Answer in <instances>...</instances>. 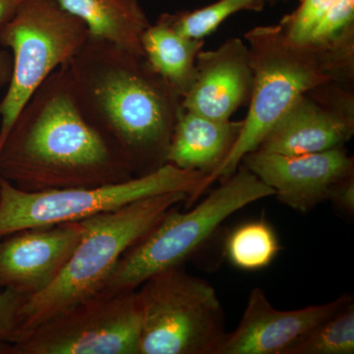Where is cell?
<instances>
[{
	"label": "cell",
	"instance_id": "8992f818",
	"mask_svg": "<svg viewBox=\"0 0 354 354\" xmlns=\"http://www.w3.org/2000/svg\"><path fill=\"white\" fill-rule=\"evenodd\" d=\"M206 174L165 164L148 174L94 187L24 191L0 177V239L29 228L81 221L144 198L183 192L192 204Z\"/></svg>",
	"mask_w": 354,
	"mask_h": 354
},
{
	"label": "cell",
	"instance_id": "9c48e42d",
	"mask_svg": "<svg viewBox=\"0 0 354 354\" xmlns=\"http://www.w3.org/2000/svg\"><path fill=\"white\" fill-rule=\"evenodd\" d=\"M140 337L137 291L97 292L0 344V353L139 354Z\"/></svg>",
	"mask_w": 354,
	"mask_h": 354
},
{
	"label": "cell",
	"instance_id": "ac0fdd59",
	"mask_svg": "<svg viewBox=\"0 0 354 354\" xmlns=\"http://www.w3.org/2000/svg\"><path fill=\"white\" fill-rule=\"evenodd\" d=\"M281 250L278 236L264 221H249L227 237L225 254L235 267L257 271L271 264Z\"/></svg>",
	"mask_w": 354,
	"mask_h": 354
},
{
	"label": "cell",
	"instance_id": "7c38bea8",
	"mask_svg": "<svg viewBox=\"0 0 354 354\" xmlns=\"http://www.w3.org/2000/svg\"><path fill=\"white\" fill-rule=\"evenodd\" d=\"M85 221L29 228L0 239V290L25 297L50 286L68 262Z\"/></svg>",
	"mask_w": 354,
	"mask_h": 354
},
{
	"label": "cell",
	"instance_id": "6da1fadb",
	"mask_svg": "<svg viewBox=\"0 0 354 354\" xmlns=\"http://www.w3.org/2000/svg\"><path fill=\"white\" fill-rule=\"evenodd\" d=\"M67 65L79 109L138 176L167 164L183 97L136 55L88 36Z\"/></svg>",
	"mask_w": 354,
	"mask_h": 354
},
{
	"label": "cell",
	"instance_id": "9a60e30c",
	"mask_svg": "<svg viewBox=\"0 0 354 354\" xmlns=\"http://www.w3.org/2000/svg\"><path fill=\"white\" fill-rule=\"evenodd\" d=\"M243 121L216 120L183 111L167 149V164L208 176L227 157Z\"/></svg>",
	"mask_w": 354,
	"mask_h": 354
},
{
	"label": "cell",
	"instance_id": "8fae6325",
	"mask_svg": "<svg viewBox=\"0 0 354 354\" xmlns=\"http://www.w3.org/2000/svg\"><path fill=\"white\" fill-rule=\"evenodd\" d=\"M241 165L271 187L279 202L300 213L327 201L337 184L354 176L353 158L344 147L304 155L253 151Z\"/></svg>",
	"mask_w": 354,
	"mask_h": 354
},
{
	"label": "cell",
	"instance_id": "d6986e66",
	"mask_svg": "<svg viewBox=\"0 0 354 354\" xmlns=\"http://www.w3.org/2000/svg\"><path fill=\"white\" fill-rule=\"evenodd\" d=\"M354 302L349 299L329 318L318 324L288 354H353Z\"/></svg>",
	"mask_w": 354,
	"mask_h": 354
},
{
	"label": "cell",
	"instance_id": "3957f363",
	"mask_svg": "<svg viewBox=\"0 0 354 354\" xmlns=\"http://www.w3.org/2000/svg\"><path fill=\"white\" fill-rule=\"evenodd\" d=\"M244 41L254 74L248 113L234 146L203 179L195 200L216 181L232 176L298 97L327 84L353 82L354 27L323 43L298 44L279 24L257 26L246 32Z\"/></svg>",
	"mask_w": 354,
	"mask_h": 354
},
{
	"label": "cell",
	"instance_id": "83f0119b",
	"mask_svg": "<svg viewBox=\"0 0 354 354\" xmlns=\"http://www.w3.org/2000/svg\"><path fill=\"white\" fill-rule=\"evenodd\" d=\"M137 1H139V0H137Z\"/></svg>",
	"mask_w": 354,
	"mask_h": 354
},
{
	"label": "cell",
	"instance_id": "277c9868",
	"mask_svg": "<svg viewBox=\"0 0 354 354\" xmlns=\"http://www.w3.org/2000/svg\"><path fill=\"white\" fill-rule=\"evenodd\" d=\"M187 199L186 193H165L84 220L85 230L68 262L50 286L25 298L19 326L8 342L100 292L127 249Z\"/></svg>",
	"mask_w": 354,
	"mask_h": 354
},
{
	"label": "cell",
	"instance_id": "2e32d148",
	"mask_svg": "<svg viewBox=\"0 0 354 354\" xmlns=\"http://www.w3.org/2000/svg\"><path fill=\"white\" fill-rule=\"evenodd\" d=\"M62 9L82 20L88 36L143 55L141 39L148 17L137 0H57Z\"/></svg>",
	"mask_w": 354,
	"mask_h": 354
},
{
	"label": "cell",
	"instance_id": "44dd1931",
	"mask_svg": "<svg viewBox=\"0 0 354 354\" xmlns=\"http://www.w3.org/2000/svg\"><path fill=\"white\" fill-rule=\"evenodd\" d=\"M337 0H300L299 6L286 15L279 25L288 39L307 43L312 32Z\"/></svg>",
	"mask_w": 354,
	"mask_h": 354
},
{
	"label": "cell",
	"instance_id": "484cf974",
	"mask_svg": "<svg viewBox=\"0 0 354 354\" xmlns=\"http://www.w3.org/2000/svg\"><path fill=\"white\" fill-rule=\"evenodd\" d=\"M24 0H0V22L13 15Z\"/></svg>",
	"mask_w": 354,
	"mask_h": 354
},
{
	"label": "cell",
	"instance_id": "e0dca14e",
	"mask_svg": "<svg viewBox=\"0 0 354 354\" xmlns=\"http://www.w3.org/2000/svg\"><path fill=\"white\" fill-rule=\"evenodd\" d=\"M204 39L187 38L176 31L165 14L150 24L142 36L144 57L156 72L181 97L192 85L196 60Z\"/></svg>",
	"mask_w": 354,
	"mask_h": 354
},
{
	"label": "cell",
	"instance_id": "7402d4cb",
	"mask_svg": "<svg viewBox=\"0 0 354 354\" xmlns=\"http://www.w3.org/2000/svg\"><path fill=\"white\" fill-rule=\"evenodd\" d=\"M354 0H337L315 28L308 41H330L354 27Z\"/></svg>",
	"mask_w": 354,
	"mask_h": 354
},
{
	"label": "cell",
	"instance_id": "5bb4252c",
	"mask_svg": "<svg viewBox=\"0 0 354 354\" xmlns=\"http://www.w3.org/2000/svg\"><path fill=\"white\" fill-rule=\"evenodd\" d=\"M254 87L248 46L228 39L215 50L200 51L192 85L183 95L184 111L216 120H230L250 102Z\"/></svg>",
	"mask_w": 354,
	"mask_h": 354
},
{
	"label": "cell",
	"instance_id": "4fadbf2b",
	"mask_svg": "<svg viewBox=\"0 0 354 354\" xmlns=\"http://www.w3.org/2000/svg\"><path fill=\"white\" fill-rule=\"evenodd\" d=\"M351 295L334 301L283 311L274 308L264 290L250 291L236 329L227 333L216 354H288L305 335L342 308Z\"/></svg>",
	"mask_w": 354,
	"mask_h": 354
},
{
	"label": "cell",
	"instance_id": "d4e9b609",
	"mask_svg": "<svg viewBox=\"0 0 354 354\" xmlns=\"http://www.w3.org/2000/svg\"><path fill=\"white\" fill-rule=\"evenodd\" d=\"M12 59L6 50H0V87L9 82Z\"/></svg>",
	"mask_w": 354,
	"mask_h": 354
},
{
	"label": "cell",
	"instance_id": "30bf717a",
	"mask_svg": "<svg viewBox=\"0 0 354 354\" xmlns=\"http://www.w3.org/2000/svg\"><path fill=\"white\" fill-rule=\"evenodd\" d=\"M351 84L330 83L298 97L255 151L304 155L341 148L354 134Z\"/></svg>",
	"mask_w": 354,
	"mask_h": 354
},
{
	"label": "cell",
	"instance_id": "7a4b0ae2",
	"mask_svg": "<svg viewBox=\"0 0 354 354\" xmlns=\"http://www.w3.org/2000/svg\"><path fill=\"white\" fill-rule=\"evenodd\" d=\"M132 174L127 158L79 109L66 64L26 102L0 149V177L31 192L94 187Z\"/></svg>",
	"mask_w": 354,
	"mask_h": 354
},
{
	"label": "cell",
	"instance_id": "ffe728a7",
	"mask_svg": "<svg viewBox=\"0 0 354 354\" xmlns=\"http://www.w3.org/2000/svg\"><path fill=\"white\" fill-rule=\"evenodd\" d=\"M267 3L268 0H218L196 10L165 13V17L184 37L204 39L234 14L241 11H262Z\"/></svg>",
	"mask_w": 354,
	"mask_h": 354
},
{
	"label": "cell",
	"instance_id": "4316f807",
	"mask_svg": "<svg viewBox=\"0 0 354 354\" xmlns=\"http://www.w3.org/2000/svg\"><path fill=\"white\" fill-rule=\"evenodd\" d=\"M285 1V0H268L269 3H274V2Z\"/></svg>",
	"mask_w": 354,
	"mask_h": 354
},
{
	"label": "cell",
	"instance_id": "ba28073f",
	"mask_svg": "<svg viewBox=\"0 0 354 354\" xmlns=\"http://www.w3.org/2000/svg\"><path fill=\"white\" fill-rule=\"evenodd\" d=\"M88 38L82 20L57 0H24L0 22V46L12 51V67L0 102V149L18 113L59 67L68 64Z\"/></svg>",
	"mask_w": 354,
	"mask_h": 354
},
{
	"label": "cell",
	"instance_id": "cb8c5ba5",
	"mask_svg": "<svg viewBox=\"0 0 354 354\" xmlns=\"http://www.w3.org/2000/svg\"><path fill=\"white\" fill-rule=\"evenodd\" d=\"M329 201L346 214L354 212V176L337 184L330 193Z\"/></svg>",
	"mask_w": 354,
	"mask_h": 354
},
{
	"label": "cell",
	"instance_id": "5b68a950",
	"mask_svg": "<svg viewBox=\"0 0 354 354\" xmlns=\"http://www.w3.org/2000/svg\"><path fill=\"white\" fill-rule=\"evenodd\" d=\"M221 183L190 211L167 212L121 256L100 292L136 290L153 274L178 267L239 209L274 196L271 187L242 165Z\"/></svg>",
	"mask_w": 354,
	"mask_h": 354
},
{
	"label": "cell",
	"instance_id": "52a82bcc",
	"mask_svg": "<svg viewBox=\"0 0 354 354\" xmlns=\"http://www.w3.org/2000/svg\"><path fill=\"white\" fill-rule=\"evenodd\" d=\"M139 288V354H216L227 332L213 286L174 267Z\"/></svg>",
	"mask_w": 354,
	"mask_h": 354
},
{
	"label": "cell",
	"instance_id": "603a6c76",
	"mask_svg": "<svg viewBox=\"0 0 354 354\" xmlns=\"http://www.w3.org/2000/svg\"><path fill=\"white\" fill-rule=\"evenodd\" d=\"M26 297L8 288L0 290V344L10 341L17 330Z\"/></svg>",
	"mask_w": 354,
	"mask_h": 354
}]
</instances>
